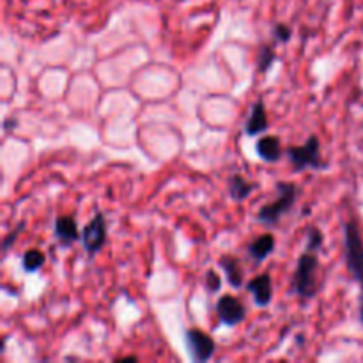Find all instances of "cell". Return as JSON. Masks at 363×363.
I'll return each mask as SVG.
<instances>
[{
	"label": "cell",
	"mask_w": 363,
	"mask_h": 363,
	"mask_svg": "<svg viewBox=\"0 0 363 363\" xmlns=\"http://www.w3.org/2000/svg\"><path fill=\"white\" fill-rule=\"evenodd\" d=\"M318 272H319V257L318 252H307L298 257L296 269L291 280V294L301 298V300H312L318 294Z\"/></svg>",
	"instance_id": "obj_1"
},
{
	"label": "cell",
	"mask_w": 363,
	"mask_h": 363,
	"mask_svg": "<svg viewBox=\"0 0 363 363\" xmlns=\"http://www.w3.org/2000/svg\"><path fill=\"white\" fill-rule=\"evenodd\" d=\"M298 194H300V190L294 183H284V181L277 183V199L259 209L257 216H255L257 222L262 225H277L280 218L294 208Z\"/></svg>",
	"instance_id": "obj_2"
},
{
	"label": "cell",
	"mask_w": 363,
	"mask_h": 363,
	"mask_svg": "<svg viewBox=\"0 0 363 363\" xmlns=\"http://www.w3.org/2000/svg\"><path fill=\"white\" fill-rule=\"evenodd\" d=\"M344 250H346V264L351 277L357 280L363 289V240L357 220L344 223Z\"/></svg>",
	"instance_id": "obj_3"
},
{
	"label": "cell",
	"mask_w": 363,
	"mask_h": 363,
	"mask_svg": "<svg viewBox=\"0 0 363 363\" xmlns=\"http://www.w3.org/2000/svg\"><path fill=\"white\" fill-rule=\"evenodd\" d=\"M286 155L289 158L291 165L298 172H303L307 169H326L325 160H323L321 155V142H319L315 135H311L303 145H291V147H287Z\"/></svg>",
	"instance_id": "obj_4"
},
{
	"label": "cell",
	"mask_w": 363,
	"mask_h": 363,
	"mask_svg": "<svg viewBox=\"0 0 363 363\" xmlns=\"http://www.w3.org/2000/svg\"><path fill=\"white\" fill-rule=\"evenodd\" d=\"M106 238H108V230H106L105 215L98 211L92 216L91 222L82 229V245H84L85 254L91 259L98 255L106 245Z\"/></svg>",
	"instance_id": "obj_5"
},
{
	"label": "cell",
	"mask_w": 363,
	"mask_h": 363,
	"mask_svg": "<svg viewBox=\"0 0 363 363\" xmlns=\"http://www.w3.org/2000/svg\"><path fill=\"white\" fill-rule=\"evenodd\" d=\"M184 344L188 354L195 363H206L215 357L216 342L202 330L188 328L184 332Z\"/></svg>",
	"instance_id": "obj_6"
},
{
	"label": "cell",
	"mask_w": 363,
	"mask_h": 363,
	"mask_svg": "<svg viewBox=\"0 0 363 363\" xmlns=\"http://www.w3.org/2000/svg\"><path fill=\"white\" fill-rule=\"evenodd\" d=\"M215 311L220 323L225 326H230V328L243 323L245 318H247V307L243 305V301L238 300L233 294H225V296L220 298L216 301Z\"/></svg>",
	"instance_id": "obj_7"
},
{
	"label": "cell",
	"mask_w": 363,
	"mask_h": 363,
	"mask_svg": "<svg viewBox=\"0 0 363 363\" xmlns=\"http://www.w3.org/2000/svg\"><path fill=\"white\" fill-rule=\"evenodd\" d=\"M247 291L254 298V303L257 307H268L273 300V279L269 273H261V275L250 279L247 284Z\"/></svg>",
	"instance_id": "obj_8"
},
{
	"label": "cell",
	"mask_w": 363,
	"mask_h": 363,
	"mask_svg": "<svg viewBox=\"0 0 363 363\" xmlns=\"http://www.w3.org/2000/svg\"><path fill=\"white\" fill-rule=\"evenodd\" d=\"M53 236L62 247H71L78 240H82V233L78 230L77 220L69 215L57 216L55 223H53Z\"/></svg>",
	"instance_id": "obj_9"
},
{
	"label": "cell",
	"mask_w": 363,
	"mask_h": 363,
	"mask_svg": "<svg viewBox=\"0 0 363 363\" xmlns=\"http://www.w3.org/2000/svg\"><path fill=\"white\" fill-rule=\"evenodd\" d=\"M269 128L268 112H266L264 99L259 98L257 101L252 105L250 116H248L247 123H245V135L247 137H259V135L266 133Z\"/></svg>",
	"instance_id": "obj_10"
},
{
	"label": "cell",
	"mask_w": 363,
	"mask_h": 363,
	"mask_svg": "<svg viewBox=\"0 0 363 363\" xmlns=\"http://www.w3.org/2000/svg\"><path fill=\"white\" fill-rule=\"evenodd\" d=\"M255 151L257 156L266 163H279L284 156L282 140L277 135H268V137H261L255 144Z\"/></svg>",
	"instance_id": "obj_11"
},
{
	"label": "cell",
	"mask_w": 363,
	"mask_h": 363,
	"mask_svg": "<svg viewBox=\"0 0 363 363\" xmlns=\"http://www.w3.org/2000/svg\"><path fill=\"white\" fill-rule=\"evenodd\" d=\"M275 245H277L275 236H273L272 233L261 234V236L255 238V240L248 245L247 248L248 255H250V259L255 262V264H261V262H264L266 259L273 254Z\"/></svg>",
	"instance_id": "obj_12"
},
{
	"label": "cell",
	"mask_w": 363,
	"mask_h": 363,
	"mask_svg": "<svg viewBox=\"0 0 363 363\" xmlns=\"http://www.w3.org/2000/svg\"><path fill=\"white\" fill-rule=\"evenodd\" d=\"M220 268L223 269V273H225V279H227V284H229L233 289H241L243 287V268H241V262L240 259L234 257V255H222L218 261Z\"/></svg>",
	"instance_id": "obj_13"
},
{
	"label": "cell",
	"mask_w": 363,
	"mask_h": 363,
	"mask_svg": "<svg viewBox=\"0 0 363 363\" xmlns=\"http://www.w3.org/2000/svg\"><path fill=\"white\" fill-rule=\"evenodd\" d=\"M255 188H257V184L250 183V181H247L243 176H240V174H233V176L227 179V190H229V197L233 199L234 202L247 201Z\"/></svg>",
	"instance_id": "obj_14"
},
{
	"label": "cell",
	"mask_w": 363,
	"mask_h": 363,
	"mask_svg": "<svg viewBox=\"0 0 363 363\" xmlns=\"http://www.w3.org/2000/svg\"><path fill=\"white\" fill-rule=\"evenodd\" d=\"M275 62H277L275 48L269 45H262L261 48H259L257 57H255V71H257L259 74L268 73Z\"/></svg>",
	"instance_id": "obj_15"
},
{
	"label": "cell",
	"mask_w": 363,
	"mask_h": 363,
	"mask_svg": "<svg viewBox=\"0 0 363 363\" xmlns=\"http://www.w3.org/2000/svg\"><path fill=\"white\" fill-rule=\"evenodd\" d=\"M45 261L46 257L41 250H38V248H30V250L25 252L23 257H21V268H23V272L27 273H35L43 268Z\"/></svg>",
	"instance_id": "obj_16"
},
{
	"label": "cell",
	"mask_w": 363,
	"mask_h": 363,
	"mask_svg": "<svg viewBox=\"0 0 363 363\" xmlns=\"http://www.w3.org/2000/svg\"><path fill=\"white\" fill-rule=\"evenodd\" d=\"M305 234H307V247H305V250L318 252L319 254V250H321L323 245H325V234H323L321 229L315 225H308Z\"/></svg>",
	"instance_id": "obj_17"
},
{
	"label": "cell",
	"mask_w": 363,
	"mask_h": 363,
	"mask_svg": "<svg viewBox=\"0 0 363 363\" xmlns=\"http://www.w3.org/2000/svg\"><path fill=\"white\" fill-rule=\"evenodd\" d=\"M272 34L277 43H289L293 38V28L287 23H275L272 27Z\"/></svg>",
	"instance_id": "obj_18"
},
{
	"label": "cell",
	"mask_w": 363,
	"mask_h": 363,
	"mask_svg": "<svg viewBox=\"0 0 363 363\" xmlns=\"http://www.w3.org/2000/svg\"><path fill=\"white\" fill-rule=\"evenodd\" d=\"M204 284L208 293H218V291L222 289V279H220V275L215 272V269H208Z\"/></svg>",
	"instance_id": "obj_19"
},
{
	"label": "cell",
	"mask_w": 363,
	"mask_h": 363,
	"mask_svg": "<svg viewBox=\"0 0 363 363\" xmlns=\"http://www.w3.org/2000/svg\"><path fill=\"white\" fill-rule=\"evenodd\" d=\"M23 229H25V222H20L16 227H14L13 230H11L9 234H7L6 238H4V241H2V250H4V254H7V252L11 250V247H13V243L18 240V234H20Z\"/></svg>",
	"instance_id": "obj_20"
},
{
	"label": "cell",
	"mask_w": 363,
	"mask_h": 363,
	"mask_svg": "<svg viewBox=\"0 0 363 363\" xmlns=\"http://www.w3.org/2000/svg\"><path fill=\"white\" fill-rule=\"evenodd\" d=\"M11 128H18V121L16 119H11V117H7L6 121H4V131H9Z\"/></svg>",
	"instance_id": "obj_21"
},
{
	"label": "cell",
	"mask_w": 363,
	"mask_h": 363,
	"mask_svg": "<svg viewBox=\"0 0 363 363\" xmlns=\"http://www.w3.org/2000/svg\"><path fill=\"white\" fill-rule=\"evenodd\" d=\"M121 360H123V362H137L138 358L137 357H124V358H121Z\"/></svg>",
	"instance_id": "obj_22"
},
{
	"label": "cell",
	"mask_w": 363,
	"mask_h": 363,
	"mask_svg": "<svg viewBox=\"0 0 363 363\" xmlns=\"http://www.w3.org/2000/svg\"><path fill=\"white\" fill-rule=\"evenodd\" d=\"M360 319H362V323H363V305H362V311H360Z\"/></svg>",
	"instance_id": "obj_23"
}]
</instances>
